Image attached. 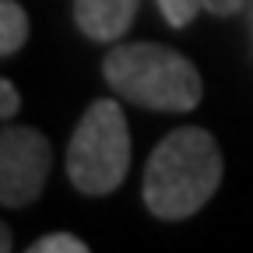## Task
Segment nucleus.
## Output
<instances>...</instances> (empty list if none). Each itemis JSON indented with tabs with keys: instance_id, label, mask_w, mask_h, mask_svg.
<instances>
[{
	"instance_id": "10",
	"label": "nucleus",
	"mask_w": 253,
	"mask_h": 253,
	"mask_svg": "<svg viewBox=\"0 0 253 253\" xmlns=\"http://www.w3.org/2000/svg\"><path fill=\"white\" fill-rule=\"evenodd\" d=\"M201 7H204L208 14H218V18H229V14H236V11L243 7V0H201Z\"/></svg>"
},
{
	"instance_id": "9",
	"label": "nucleus",
	"mask_w": 253,
	"mask_h": 253,
	"mask_svg": "<svg viewBox=\"0 0 253 253\" xmlns=\"http://www.w3.org/2000/svg\"><path fill=\"white\" fill-rule=\"evenodd\" d=\"M18 109H21V95H18V88H14L11 81L0 78V120H14Z\"/></svg>"
},
{
	"instance_id": "4",
	"label": "nucleus",
	"mask_w": 253,
	"mask_h": 253,
	"mask_svg": "<svg viewBox=\"0 0 253 253\" xmlns=\"http://www.w3.org/2000/svg\"><path fill=\"white\" fill-rule=\"evenodd\" d=\"M53 148L32 126L0 130V204L25 208L32 204L49 179Z\"/></svg>"
},
{
	"instance_id": "11",
	"label": "nucleus",
	"mask_w": 253,
	"mask_h": 253,
	"mask_svg": "<svg viewBox=\"0 0 253 253\" xmlns=\"http://www.w3.org/2000/svg\"><path fill=\"white\" fill-rule=\"evenodd\" d=\"M14 246V239H11V229L4 225V221H0V253H7Z\"/></svg>"
},
{
	"instance_id": "8",
	"label": "nucleus",
	"mask_w": 253,
	"mask_h": 253,
	"mask_svg": "<svg viewBox=\"0 0 253 253\" xmlns=\"http://www.w3.org/2000/svg\"><path fill=\"white\" fill-rule=\"evenodd\" d=\"M32 253H88V243H81L71 232H49L28 246Z\"/></svg>"
},
{
	"instance_id": "5",
	"label": "nucleus",
	"mask_w": 253,
	"mask_h": 253,
	"mask_svg": "<svg viewBox=\"0 0 253 253\" xmlns=\"http://www.w3.org/2000/svg\"><path fill=\"white\" fill-rule=\"evenodd\" d=\"M141 0H74V21L95 42H116L134 25Z\"/></svg>"
},
{
	"instance_id": "2",
	"label": "nucleus",
	"mask_w": 253,
	"mask_h": 253,
	"mask_svg": "<svg viewBox=\"0 0 253 253\" xmlns=\"http://www.w3.org/2000/svg\"><path fill=\"white\" fill-rule=\"evenodd\" d=\"M102 74L120 99L155 113H190L204 95L194 63L158 42H123L109 49Z\"/></svg>"
},
{
	"instance_id": "3",
	"label": "nucleus",
	"mask_w": 253,
	"mask_h": 253,
	"mask_svg": "<svg viewBox=\"0 0 253 253\" xmlns=\"http://www.w3.org/2000/svg\"><path fill=\"white\" fill-rule=\"evenodd\" d=\"M130 169V130L116 99L91 102L67 144V176L88 197H106Z\"/></svg>"
},
{
	"instance_id": "12",
	"label": "nucleus",
	"mask_w": 253,
	"mask_h": 253,
	"mask_svg": "<svg viewBox=\"0 0 253 253\" xmlns=\"http://www.w3.org/2000/svg\"><path fill=\"white\" fill-rule=\"evenodd\" d=\"M250 25H253V14H250Z\"/></svg>"
},
{
	"instance_id": "7",
	"label": "nucleus",
	"mask_w": 253,
	"mask_h": 253,
	"mask_svg": "<svg viewBox=\"0 0 253 253\" xmlns=\"http://www.w3.org/2000/svg\"><path fill=\"white\" fill-rule=\"evenodd\" d=\"M158 11H162V18L172 25V28H186L190 21H194L204 7H201V0H155Z\"/></svg>"
},
{
	"instance_id": "6",
	"label": "nucleus",
	"mask_w": 253,
	"mask_h": 253,
	"mask_svg": "<svg viewBox=\"0 0 253 253\" xmlns=\"http://www.w3.org/2000/svg\"><path fill=\"white\" fill-rule=\"evenodd\" d=\"M28 42V14L14 0H0V56H11Z\"/></svg>"
},
{
	"instance_id": "1",
	"label": "nucleus",
	"mask_w": 253,
	"mask_h": 253,
	"mask_svg": "<svg viewBox=\"0 0 253 253\" xmlns=\"http://www.w3.org/2000/svg\"><path fill=\"white\" fill-rule=\"evenodd\" d=\"M221 183V148L204 126H179L144 166V204L162 221L194 218Z\"/></svg>"
}]
</instances>
